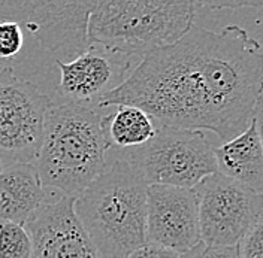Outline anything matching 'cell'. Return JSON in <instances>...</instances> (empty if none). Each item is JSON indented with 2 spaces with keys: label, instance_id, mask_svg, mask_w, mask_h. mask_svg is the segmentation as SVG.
Masks as SVG:
<instances>
[{
  "label": "cell",
  "instance_id": "obj_1",
  "mask_svg": "<svg viewBox=\"0 0 263 258\" xmlns=\"http://www.w3.org/2000/svg\"><path fill=\"white\" fill-rule=\"evenodd\" d=\"M263 96V49L246 29L196 24L177 44L145 55L99 108L135 106L157 126L210 130L221 144L241 134Z\"/></svg>",
  "mask_w": 263,
  "mask_h": 258
},
{
  "label": "cell",
  "instance_id": "obj_2",
  "mask_svg": "<svg viewBox=\"0 0 263 258\" xmlns=\"http://www.w3.org/2000/svg\"><path fill=\"white\" fill-rule=\"evenodd\" d=\"M109 148L102 108L51 100L34 166L44 187L78 197L108 169Z\"/></svg>",
  "mask_w": 263,
  "mask_h": 258
},
{
  "label": "cell",
  "instance_id": "obj_3",
  "mask_svg": "<svg viewBox=\"0 0 263 258\" xmlns=\"http://www.w3.org/2000/svg\"><path fill=\"white\" fill-rule=\"evenodd\" d=\"M147 187L121 158L75 197V213L100 258H127L148 243Z\"/></svg>",
  "mask_w": 263,
  "mask_h": 258
},
{
  "label": "cell",
  "instance_id": "obj_4",
  "mask_svg": "<svg viewBox=\"0 0 263 258\" xmlns=\"http://www.w3.org/2000/svg\"><path fill=\"white\" fill-rule=\"evenodd\" d=\"M16 23L18 55L11 72L30 82L55 63L75 60L90 48L88 18L96 2L3 0Z\"/></svg>",
  "mask_w": 263,
  "mask_h": 258
},
{
  "label": "cell",
  "instance_id": "obj_5",
  "mask_svg": "<svg viewBox=\"0 0 263 258\" xmlns=\"http://www.w3.org/2000/svg\"><path fill=\"white\" fill-rule=\"evenodd\" d=\"M196 8V2H96L87 27L90 47L141 62L182 39L193 26Z\"/></svg>",
  "mask_w": 263,
  "mask_h": 258
},
{
  "label": "cell",
  "instance_id": "obj_6",
  "mask_svg": "<svg viewBox=\"0 0 263 258\" xmlns=\"http://www.w3.org/2000/svg\"><path fill=\"white\" fill-rule=\"evenodd\" d=\"M123 160L147 185L193 190L217 173L214 148L203 131L157 126L147 144L124 149Z\"/></svg>",
  "mask_w": 263,
  "mask_h": 258
},
{
  "label": "cell",
  "instance_id": "obj_7",
  "mask_svg": "<svg viewBox=\"0 0 263 258\" xmlns=\"http://www.w3.org/2000/svg\"><path fill=\"white\" fill-rule=\"evenodd\" d=\"M193 190L200 242L206 246H238L263 215V195L218 172Z\"/></svg>",
  "mask_w": 263,
  "mask_h": 258
},
{
  "label": "cell",
  "instance_id": "obj_8",
  "mask_svg": "<svg viewBox=\"0 0 263 258\" xmlns=\"http://www.w3.org/2000/svg\"><path fill=\"white\" fill-rule=\"evenodd\" d=\"M51 96L34 84L0 70V162L34 163ZM6 164V166H8Z\"/></svg>",
  "mask_w": 263,
  "mask_h": 258
},
{
  "label": "cell",
  "instance_id": "obj_9",
  "mask_svg": "<svg viewBox=\"0 0 263 258\" xmlns=\"http://www.w3.org/2000/svg\"><path fill=\"white\" fill-rule=\"evenodd\" d=\"M133 58L90 47L67 63H55L59 84L55 93L60 102L99 106L108 93L118 88L133 70Z\"/></svg>",
  "mask_w": 263,
  "mask_h": 258
},
{
  "label": "cell",
  "instance_id": "obj_10",
  "mask_svg": "<svg viewBox=\"0 0 263 258\" xmlns=\"http://www.w3.org/2000/svg\"><path fill=\"white\" fill-rule=\"evenodd\" d=\"M147 242L185 254L200 243L195 190L148 185Z\"/></svg>",
  "mask_w": 263,
  "mask_h": 258
},
{
  "label": "cell",
  "instance_id": "obj_11",
  "mask_svg": "<svg viewBox=\"0 0 263 258\" xmlns=\"http://www.w3.org/2000/svg\"><path fill=\"white\" fill-rule=\"evenodd\" d=\"M75 197L47 203L26 228L32 237V258H100L73 209Z\"/></svg>",
  "mask_w": 263,
  "mask_h": 258
},
{
  "label": "cell",
  "instance_id": "obj_12",
  "mask_svg": "<svg viewBox=\"0 0 263 258\" xmlns=\"http://www.w3.org/2000/svg\"><path fill=\"white\" fill-rule=\"evenodd\" d=\"M45 205V187L34 163H12L0 169V223L26 226Z\"/></svg>",
  "mask_w": 263,
  "mask_h": 258
},
{
  "label": "cell",
  "instance_id": "obj_13",
  "mask_svg": "<svg viewBox=\"0 0 263 258\" xmlns=\"http://www.w3.org/2000/svg\"><path fill=\"white\" fill-rule=\"evenodd\" d=\"M217 172L263 195V151L256 120L241 134L214 148Z\"/></svg>",
  "mask_w": 263,
  "mask_h": 258
},
{
  "label": "cell",
  "instance_id": "obj_14",
  "mask_svg": "<svg viewBox=\"0 0 263 258\" xmlns=\"http://www.w3.org/2000/svg\"><path fill=\"white\" fill-rule=\"evenodd\" d=\"M106 113V136L111 146L130 149L147 144L156 134L154 120L139 108L120 105Z\"/></svg>",
  "mask_w": 263,
  "mask_h": 258
},
{
  "label": "cell",
  "instance_id": "obj_15",
  "mask_svg": "<svg viewBox=\"0 0 263 258\" xmlns=\"http://www.w3.org/2000/svg\"><path fill=\"white\" fill-rule=\"evenodd\" d=\"M32 237L15 223H0V258H32Z\"/></svg>",
  "mask_w": 263,
  "mask_h": 258
},
{
  "label": "cell",
  "instance_id": "obj_16",
  "mask_svg": "<svg viewBox=\"0 0 263 258\" xmlns=\"http://www.w3.org/2000/svg\"><path fill=\"white\" fill-rule=\"evenodd\" d=\"M241 258H263V215L238 245Z\"/></svg>",
  "mask_w": 263,
  "mask_h": 258
},
{
  "label": "cell",
  "instance_id": "obj_17",
  "mask_svg": "<svg viewBox=\"0 0 263 258\" xmlns=\"http://www.w3.org/2000/svg\"><path fill=\"white\" fill-rule=\"evenodd\" d=\"M182 258H241L238 246H206L200 242Z\"/></svg>",
  "mask_w": 263,
  "mask_h": 258
},
{
  "label": "cell",
  "instance_id": "obj_18",
  "mask_svg": "<svg viewBox=\"0 0 263 258\" xmlns=\"http://www.w3.org/2000/svg\"><path fill=\"white\" fill-rule=\"evenodd\" d=\"M127 258H182V254H178L172 249H167L159 245L147 243L135 249Z\"/></svg>",
  "mask_w": 263,
  "mask_h": 258
},
{
  "label": "cell",
  "instance_id": "obj_19",
  "mask_svg": "<svg viewBox=\"0 0 263 258\" xmlns=\"http://www.w3.org/2000/svg\"><path fill=\"white\" fill-rule=\"evenodd\" d=\"M254 120H256V126H257V131H259V137H260V144H262L263 151V96L259 98V102L256 105Z\"/></svg>",
  "mask_w": 263,
  "mask_h": 258
},
{
  "label": "cell",
  "instance_id": "obj_20",
  "mask_svg": "<svg viewBox=\"0 0 263 258\" xmlns=\"http://www.w3.org/2000/svg\"><path fill=\"white\" fill-rule=\"evenodd\" d=\"M2 167H3V163L0 162V169H2Z\"/></svg>",
  "mask_w": 263,
  "mask_h": 258
}]
</instances>
